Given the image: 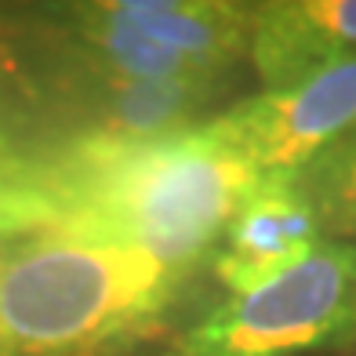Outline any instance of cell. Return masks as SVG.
<instances>
[{"instance_id": "1", "label": "cell", "mask_w": 356, "mask_h": 356, "mask_svg": "<svg viewBox=\"0 0 356 356\" xmlns=\"http://www.w3.org/2000/svg\"><path fill=\"white\" fill-rule=\"evenodd\" d=\"M258 178L204 124L156 142L47 145L0 182V240L102 236L193 280Z\"/></svg>"}, {"instance_id": "2", "label": "cell", "mask_w": 356, "mask_h": 356, "mask_svg": "<svg viewBox=\"0 0 356 356\" xmlns=\"http://www.w3.org/2000/svg\"><path fill=\"white\" fill-rule=\"evenodd\" d=\"M189 280L102 236L0 240V356H117L164 327Z\"/></svg>"}, {"instance_id": "3", "label": "cell", "mask_w": 356, "mask_h": 356, "mask_svg": "<svg viewBox=\"0 0 356 356\" xmlns=\"http://www.w3.org/2000/svg\"><path fill=\"white\" fill-rule=\"evenodd\" d=\"M356 334V244L323 240L302 266L225 298L160 356H302Z\"/></svg>"}, {"instance_id": "4", "label": "cell", "mask_w": 356, "mask_h": 356, "mask_svg": "<svg viewBox=\"0 0 356 356\" xmlns=\"http://www.w3.org/2000/svg\"><path fill=\"white\" fill-rule=\"evenodd\" d=\"M204 127L254 175H298L356 127V55L338 58L291 88L254 91L211 113Z\"/></svg>"}, {"instance_id": "5", "label": "cell", "mask_w": 356, "mask_h": 356, "mask_svg": "<svg viewBox=\"0 0 356 356\" xmlns=\"http://www.w3.org/2000/svg\"><path fill=\"white\" fill-rule=\"evenodd\" d=\"M15 15L55 51L117 80H149V84H229L233 80L145 37L117 11V0L44 4Z\"/></svg>"}, {"instance_id": "6", "label": "cell", "mask_w": 356, "mask_h": 356, "mask_svg": "<svg viewBox=\"0 0 356 356\" xmlns=\"http://www.w3.org/2000/svg\"><path fill=\"white\" fill-rule=\"evenodd\" d=\"M323 240L327 236L320 229V218L291 178H258L233 211L207 269L229 291V298H236L280 280Z\"/></svg>"}, {"instance_id": "7", "label": "cell", "mask_w": 356, "mask_h": 356, "mask_svg": "<svg viewBox=\"0 0 356 356\" xmlns=\"http://www.w3.org/2000/svg\"><path fill=\"white\" fill-rule=\"evenodd\" d=\"M356 55V0H262L251 11L248 66L262 91L298 84Z\"/></svg>"}, {"instance_id": "8", "label": "cell", "mask_w": 356, "mask_h": 356, "mask_svg": "<svg viewBox=\"0 0 356 356\" xmlns=\"http://www.w3.org/2000/svg\"><path fill=\"white\" fill-rule=\"evenodd\" d=\"M117 11L145 37L186 55L218 76L248 62L251 11L240 0H117Z\"/></svg>"}, {"instance_id": "9", "label": "cell", "mask_w": 356, "mask_h": 356, "mask_svg": "<svg viewBox=\"0 0 356 356\" xmlns=\"http://www.w3.org/2000/svg\"><path fill=\"white\" fill-rule=\"evenodd\" d=\"M295 189L320 218L327 240L356 236V127L346 131L334 145H327L313 164L291 175Z\"/></svg>"}, {"instance_id": "10", "label": "cell", "mask_w": 356, "mask_h": 356, "mask_svg": "<svg viewBox=\"0 0 356 356\" xmlns=\"http://www.w3.org/2000/svg\"><path fill=\"white\" fill-rule=\"evenodd\" d=\"M40 149H47V138L11 73L4 47H0V178L19 171Z\"/></svg>"}, {"instance_id": "11", "label": "cell", "mask_w": 356, "mask_h": 356, "mask_svg": "<svg viewBox=\"0 0 356 356\" xmlns=\"http://www.w3.org/2000/svg\"><path fill=\"white\" fill-rule=\"evenodd\" d=\"M334 353H338V356H356V334L349 338V342H346L342 349H334Z\"/></svg>"}]
</instances>
